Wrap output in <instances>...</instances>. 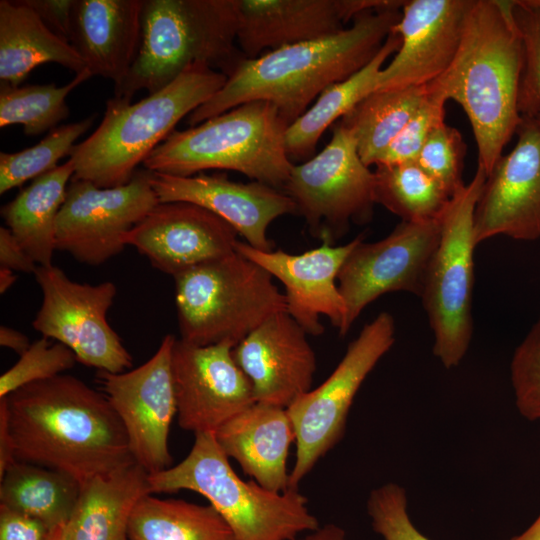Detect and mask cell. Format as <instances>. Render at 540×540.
Segmentation results:
<instances>
[{
    "mask_svg": "<svg viewBox=\"0 0 540 540\" xmlns=\"http://www.w3.org/2000/svg\"><path fill=\"white\" fill-rule=\"evenodd\" d=\"M214 435L225 455L259 485L274 492L289 489L287 459L296 437L286 408L255 402Z\"/></svg>",
    "mask_w": 540,
    "mask_h": 540,
    "instance_id": "cell-25",
    "label": "cell"
},
{
    "mask_svg": "<svg viewBox=\"0 0 540 540\" xmlns=\"http://www.w3.org/2000/svg\"><path fill=\"white\" fill-rule=\"evenodd\" d=\"M34 275L42 292L35 330L67 346L85 366L111 373L131 368L132 356L107 320L117 294L113 282H75L53 264L37 266Z\"/></svg>",
    "mask_w": 540,
    "mask_h": 540,
    "instance_id": "cell-12",
    "label": "cell"
},
{
    "mask_svg": "<svg viewBox=\"0 0 540 540\" xmlns=\"http://www.w3.org/2000/svg\"><path fill=\"white\" fill-rule=\"evenodd\" d=\"M533 118L540 124V109L538 112L533 116Z\"/></svg>",
    "mask_w": 540,
    "mask_h": 540,
    "instance_id": "cell-51",
    "label": "cell"
},
{
    "mask_svg": "<svg viewBox=\"0 0 540 540\" xmlns=\"http://www.w3.org/2000/svg\"><path fill=\"white\" fill-rule=\"evenodd\" d=\"M237 43L246 59L328 37L359 14L402 8L401 0H236Z\"/></svg>",
    "mask_w": 540,
    "mask_h": 540,
    "instance_id": "cell-19",
    "label": "cell"
},
{
    "mask_svg": "<svg viewBox=\"0 0 540 540\" xmlns=\"http://www.w3.org/2000/svg\"><path fill=\"white\" fill-rule=\"evenodd\" d=\"M129 540H234L233 534L211 505L147 494L134 507L128 526Z\"/></svg>",
    "mask_w": 540,
    "mask_h": 540,
    "instance_id": "cell-31",
    "label": "cell"
},
{
    "mask_svg": "<svg viewBox=\"0 0 540 540\" xmlns=\"http://www.w3.org/2000/svg\"><path fill=\"white\" fill-rule=\"evenodd\" d=\"M194 437L180 463L148 476L152 494L199 493L226 522L234 540H294L320 526L298 489L274 492L254 480L245 481L232 468L214 433Z\"/></svg>",
    "mask_w": 540,
    "mask_h": 540,
    "instance_id": "cell-7",
    "label": "cell"
},
{
    "mask_svg": "<svg viewBox=\"0 0 540 540\" xmlns=\"http://www.w3.org/2000/svg\"><path fill=\"white\" fill-rule=\"evenodd\" d=\"M78 362L75 354L59 342L42 337L33 343L19 360L0 377V398L38 381L58 376Z\"/></svg>",
    "mask_w": 540,
    "mask_h": 540,
    "instance_id": "cell-37",
    "label": "cell"
},
{
    "mask_svg": "<svg viewBox=\"0 0 540 540\" xmlns=\"http://www.w3.org/2000/svg\"><path fill=\"white\" fill-rule=\"evenodd\" d=\"M17 280V275L13 270L0 267V293L4 294Z\"/></svg>",
    "mask_w": 540,
    "mask_h": 540,
    "instance_id": "cell-49",
    "label": "cell"
},
{
    "mask_svg": "<svg viewBox=\"0 0 540 540\" xmlns=\"http://www.w3.org/2000/svg\"><path fill=\"white\" fill-rule=\"evenodd\" d=\"M47 540H72L70 521L50 530Z\"/></svg>",
    "mask_w": 540,
    "mask_h": 540,
    "instance_id": "cell-50",
    "label": "cell"
},
{
    "mask_svg": "<svg viewBox=\"0 0 540 540\" xmlns=\"http://www.w3.org/2000/svg\"><path fill=\"white\" fill-rule=\"evenodd\" d=\"M394 342V319L381 312L348 345L330 376L287 408L296 437L289 488L298 489L318 461L342 440L357 392Z\"/></svg>",
    "mask_w": 540,
    "mask_h": 540,
    "instance_id": "cell-10",
    "label": "cell"
},
{
    "mask_svg": "<svg viewBox=\"0 0 540 540\" xmlns=\"http://www.w3.org/2000/svg\"><path fill=\"white\" fill-rule=\"evenodd\" d=\"M237 231L211 211L189 202H159L124 236L151 265L173 277L235 252Z\"/></svg>",
    "mask_w": 540,
    "mask_h": 540,
    "instance_id": "cell-18",
    "label": "cell"
},
{
    "mask_svg": "<svg viewBox=\"0 0 540 540\" xmlns=\"http://www.w3.org/2000/svg\"><path fill=\"white\" fill-rule=\"evenodd\" d=\"M49 532L39 520L0 505V540H47Z\"/></svg>",
    "mask_w": 540,
    "mask_h": 540,
    "instance_id": "cell-43",
    "label": "cell"
},
{
    "mask_svg": "<svg viewBox=\"0 0 540 540\" xmlns=\"http://www.w3.org/2000/svg\"><path fill=\"white\" fill-rule=\"evenodd\" d=\"M446 102L442 95L427 89L418 109L375 165L415 161L433 130L445 123Z\"/></svg>",
    "mask_w": 540,
    "mask_h": 540,
    "instance_id": "cell-41",
    "label": "cell"
},
{
    "mask_svg": "<svg viewBox=\"0 0 540 540\" xmlns=\"http://www.w3.org/2000/svg\"><path fill=\"white\" fill-rule=\"evenodd\" d=\"M149 474L134 463L81 485L71 523L72 540H129L128 526L138 501L152 494Z\"/></svg>",
    "mask_w": 540,
    "mask_h": 540,
    "instance_id": "cell-27",
    "label": "cell"
},
{
    "mask_svg": "<svg viewBox=\"0 0 540 540\" xmlns=\"http://www.w3.org/2000/svg\"><path fill=\"white\" fill-rule=\"evenodd\" d=\"M287 127L272 103L247 102L186 130H174L143 166L182 177L232 170L282 190L294 165L285 147Z\"/></svg>",
    "mask_w": 540,
    "mask_h": 540,
    "instance_id": "cell-6",
    "label": "cell"
},
{
    "mask_svg": "<svg viewBox=\"0 0 540 540\" xmlns=\"http://www.w3.org/2000/svg\"><path fill=\"white\" fill-rule=\"evenodd\" d=\"M517 142L487 176L474 213L476 244L496 236L540 238V124L522 117Z\"/></svg>",
    "mask_w": 540,
    "mask_h": 540,
    "instance_id": "cell-17",
    "label": "cell"
},
{
    "mask_svg": "<svg viewBox=\"0 0 540 540\" xmlns=\"http://www.w3.org/2000/svg\"><path fill=\"white\" fill-rule=\"evenodd\" d=\"M400 36L392 31L378 54L349 78L328 86L285 132L289 158L304 160L315 154L322 134L345 116L361 100L376 90L379 73L390 55L400 46Z\"/></svg>",
    "mask_w": 540,
    "mask_h": 540,
    "instance_id": "cell-29",
    "label": "cell"
},
{
    "mask_svg": "<svg viewBox=\"0 0 540 540\" xmlns=\"http://www.w3.org/2000/svg\"><path fill=\"white\" fill-rule=\"evenodd\" d=\"M236 38V0H144L138 53L114 97L153 94L194 64L228 76L245 58Z\"/></svg>",
    "mask_w": 540,
    "mask_h": 540,
    "instance_id": "cell-5",
    "label": "cell"
},
{
    "mask_svg": "<svg viewBox=\"0 0 540 540\" xmlns=\"http://www.w3.org/2000/svg\"><path fill=\"white\" fill-rule=\"evenodd\" d=\"M486 178L478 165L472 180L450 199L420 295L434 335L433 353L447 369L460 364L472 339L474 213Z\"/></svg>",
    "mask_w": 540,
    "mask_h": 540,
    "instance_id": "cell-9",
    "label": "cell"
},
{
    "mask_svg": "<svg viewBox=\"0 0 540 540\" xmlns=\"http://www.w3.org/2000/svg\"><path fill=\"white\" fill-rule=\"evenodd\" d=\"M158 203L147 170L111 188L72 179L56 221V249L80 263L103 264L122 252L126 233Z\"/></svg>",
    "mask_w": 540,
    "mask_h": 540,
    "instance_id": "cell-13",
    "label": "cell"
},
{
    "mask_svg": "<svg viewBox=\"0 0 540 540\" xmlns=\"http://www.w3.org/2000/svg\"><path fill=\"white\" fill-rule=\"evenodd\" d=\"M401 9L365 11L337 34L244 58L222 88L188 116V124L261 100L272 103L289 126L328 86L349 78L378 54Z\"/></svg>",
    "mask_w": 540,
    "mask_h": 540,
    "instance_id": "cell-2",
    "label": "cell"
},
{
    "mask_svg": "<svg viewBox=\"0 0 540 540\" xmlns=\"http://www.w3.org/2000/svg\"><path fill=\"white\" fill-rule=\"evenodd\" d=\"M307 335L284 311L267 318L233 348L256 402L287 409L311 390L317 363Z\"/></svg>",
    "mask_w": 540,
    "mask_h": 540,
    "instance_id": "cell-23",
    "label": "cell"
},
{
    "mask_svg": "<svg viewBox=\"0 0 540 540\" xmlns=\"http://www.w3.org/2000/svg\"><path fill=\"white\" fill-rule=\"evenodd\" d=\"M175 336L166 335L155 354L130 371H98L102 393L119 417L134 460L151 475L172 465L168 438L177 404L171 370Z\"/></svg>",
    "mask_w": 540,
    "mask_h": 540,
    "instance_id": "cell-14",
    "label": "cell"
},
{
    "mask_svg": "<svg viewBox=\"0 0 540 540\" xmlns=\"http://www.w3.org/2000/svg\"><path fill=\"white\" fill-rule=\"evenodd\" d=\"M0 505L42 522L49 530L68 523L81 483L64 472L16 460L0 477Z\"/></svg>",
    "mask_w": 540,
    "mask_h": 540,
    "instance_id": "cell-30",
    "label": "cell"
},
{
    "mask_svg": "<svg viewBox=\"0 0 540 540\" xmlns=\"http://www.w3.org/2000/svg\"><path fill=\"white\" fill-rule=\"evenodd\" d=\"M0 345L14 351L20 356L28 350L31 343L29 338L22 332L2 325L0 327Z\"/></svg>",
    "mask_w": 540,
    "mask_h": 540,
    "instance_id": "cell-46",
    "label": "cell"
},
{
    "mask_svg": "<svg viewBox=\"0 0 540 540\" xmlns=\"http://www.w3.org/2000/svg\"><path fill=\"white\" fill-rule=\"evenodd\" d=\"M439 238L440 220L401 221L379 241L364 243L362 238L337 279L346 306L339 334L345 336L364 308L386 293L405 291L420 296Z\"/></svg>",
    "mask_w": 540,
    "mask_h": 540,
    "instance_id": "cell-15",
    "label": "cell"
},
{
    "mask_svg": "<svg viewBox=\"0 0 540 540\" xmlns=\"http://www.w3.org/2000/svg\"><path fill=\"white\" fill-rule=\"evenodd\" d=\"M375 166L376 204L404 222L440 220L452 197L416 161Z\"/></svg>",
    "mask_w": 540,
    "mask_h": 540,
    "instance_id": "cell-33",
    "label": "cell"
},
{
    "mask_svg": "<svg viewBox=\"0 0 540 540\" xmlns=\"http://www.w3.org/2000/svg\"><path fill=\"white\" fill-rule=\"evenodd\" d=\"M16 461L4 398H0V477Z\"/></svg>",
    "mask_w": 540,
    "mask_h": 540,
    "instance_id": "cell-45",
    "label": "cell"
},
{
    "mask_svg": "<svg viewBox=\"0 0 540 540\" xmlns=\"http://www.w3.org/2000/svg\"><path fill=\"white\" fill-rule=\"evenodd\" d=\"M0 265L13 271L33 274L38 266L11 231L3 226L0 227Z\"/></svg>",
    "mask_w": 540,
    "mask_h": 540,
    "instance_id": "cell-44",
    "label": "cell"
},
{
    "mask_svg": "<svg viewBox=\"0 0 540 540\" xmlns=\"http://www.w3.org/2000/svg\"><path fill=\"white\" fill-rule=\"evenodd\" d=\"M226 80L224 73L194 64L138 102L109 99L100 125L73 147L72 179L101 188L128 183L137 166L169 137L178 122L211 98Z\"/></svg>",
    "mask_w": 540,
    "mask_h": 540,
    "instance_id": "cell-4",
    "label": "cell"
},
{
    "mask_svg": "<svg viewBox=\"0 0 540 540\" xmlns=\"http://www.w3.org/2000/svg\"><path fill=\"white\" fill-rule=\"evenodd\" d=\"M44 63H56L79 74L87 70L74 47L53 33L24 0L0 1V79L20 86Z\"/></svg>",
    "mask_w": 540,
    "mask_h": 540,
    "instance_id": "cell-26",
    "label": "cell"
},
{
    "mask_svg": "<svg viewBox=\"0 0 540 540\" xmlns=\"http://www.w3.org/2000/svg\"><path fill=\"white\" fill-rule=\"evenodd\" d=\"M69 158L62 165L32 180L1 207L6 227L38 266L52 265L56 249V221L74 175Z\"/></svg>",
    "mask_w": 540,
    "mask_h": 540,
    "instance_id": "cell-28",
    "label": "cell"
},
{
    "mask_svg": "<svg viewBox=\"0 0 540 540\" xmlns=\"http://www.w3.org/2000/svg\"><path fill=\"white\" fill-rule=\"evenodd\" d=\"M465 152L460 132L443 123L430 134L415 161L453 197L465 185Z\"/></svg>",
    "mask_w": 540,
    "mask_h": 540,
    "instance_id": "cell-38",
    "label": "cell"
},
{
    "mask_svg": "<svg viewBox=\"0 0 540 540\" xmlns=\"http://www.w3.org/2000/svg\"><path fill=\"white\" fill-rule=\"evenodd\" d=\"M523 47L512 0H473L449 68L426 85L457 102L470 122L478 165L488 176L522 120L518 93Z\"/></svg>",
    "mask_w": 540,
    "mask_h": 540,
    "instance_id": "cell-3",
    "label": "cell"
},
{
    "mask_svg": "<svg viewBox=\"0 0 540 540\" xmlns=\"http://www.w3.org/2000/svg\"><path fill=\"white\" fill-rule=\"evenodd\" d=\"M174 280L180 339L195 345L235 347L267 318L287 312L273 277L236 250Z\"/></svg>",
    "mask_w": 540,
    "mask_h": 540,
    "instance_id": "cell-8",
    "label": "cell"
},
{
    "mask_svg": "<svg viewBox=\"0 0 540 540\" xmlns=\"http://www.w3.org/2000/svg\"><path fill=\"white\" fill-rule=\"evenodd\" d=\"M362 238L358 235L340 246L322 243L301 254L262 251L240 240L235 249L283 284L287 313L307 334L318 336L324 332L323 315L338 331L344 324L346 306L337 279L347 256Z\"/></svg>",
    "mask_w": 540,
    "mask_h": 540,
    "instance_id": "cell-21",
    "label": "cell"
},
{
    "mask_svg": "<svg viewBox=\"0 0 540 540\" xmlns=\"http://www.w3.org/2000/svg\"><path fill=\"white\" fill-rule=\"evenodd\" d=\"M144 0H75L70 44L92 76L119 85L137 56Z\"/></svg>",
    "mask_w": 540,
    "mask_h": 540,
    "instance_id": "cell-24",
    "label": "cell"
},
{
    "mask_svg": "<svg viewBox=\"0 0 540 540\" xmlns=\"http://www.w3.org/2000/svg\"><path fill=\"white\" fill-rule=\"evenodd\" d=\"M512 14L523 47L518 109L533 117L540 109V1L512 0Z\"/></svg>",
    "mask_w": 540,
    "mask_h": 540,
    "instance_id": "cell-36",
    "label": "cell"
},
{
    "mask_svg": "<svg viewBox=\"0 0 540 540\" xmlns=\"http://www.w3.org/2000/svg\"><path fill=\"white\" fill-rule=\"evenodd\" d=\"M233 346H200L175 338L171 370L178 425L196 433H215L252 406L251 384L233 358Z\"/></svg>",
    "mask_w": 540,
    "mask_h": 540,
    "instance_id": "cell-16",
    "label": "cell"
},
{
    "mask_svg": "<svg viewBox=\"0 0 540 540\" xmlns=\"http://www.w3.org/2000/svg\"><path fill=\"white\" fill-rule=\"evenodd\" d=\"M3 398L18 461L64 472L81 485L136 463L105 395L74 376L60 374Z\"/></svg>",
    "mask_w": 540,
    "mask_h": 540,
    "instance_id": "cell-1",
    "label": "cell"
},
{
    "mask_svg": "<svg viewBox=\"0 0 540 540\" xmlns=\"http://www.w3.org/2000/svg\"><path fill=\"white\" fill-rule=\"evenodd\" d=\"M510 540H540V514L525 531Z\"/></svg>",
    "mask_w": 540,
    "mask_h": 540,
    "instance_id": "cell-48",
    "label": "cell"
},
{
    "mask_svg": "<svg viewBox=\"0 0 540 540\" xmlns=\"http://www.w3.org/2000/svg\"><path fill=\"white\" fill-rule=\"evenodd\" d=\"M473 0H407L392 31L398 50L379 73L376 90L426 86L451 65Z\"/></svg>",
    "mask_w": 540,
    "mask_h": 540,
    "instance_id": "cell-20",
    "label": "cell"
},
{
    "mask_svg": "<svg viewBox=\"0 0 540 540\" xmlns=\"http://www.w3.org/2000/svg\"><path fill=\"white\" fill-rule=\"evenodd\" d=\"M90 77L85 70L61 87L54 83L11 86L1 82L0 127L21 124L28 136L53 130L69 117L66 97Z\"/></svg>",
    "mask_w": 540,
    "mask_h": 540,
    "instance_id": "cell-34",
    "label": "cell"
},
{
    "mask_svg": "<svg viewBox=\"0 0 540 540\" xmlns=\"http://www.w3.org/2000/svg\"><path fill=\"white\" fill-rule=\"evenodd\" d=\"M367 513L383 540H430L413 524L406 491L396 483H385L370 492Z\"/></svg>",
    "mask_w": 540,
    "mask_h": 540,
    "instance_id": "cell-39",
    "label": "cell"
},
{
    "mask_svg": "<svg viewBox=\"0 0 540 540\" xmlns=\"http://www.w3.org/2000/svg\"><path fill=\"white\" fill-rule=\"evenodd\" d=\"M540 1V0H539Z\"/></svg>",
    "mask_w": 540,
    "mask_h": 540,
    "instance_id": "cell-52",
    "label": "cell"
},
{
    "mask_svg": "<svg viewBox=\"0 0 540 540\" xmlns=\"http://www.w3.org/2000/svg\"><path fill=\"white\" fill-rule=\"evenodd\" d=\"M149 182L159 202H189L199 205L229 223L246 243L272 251L269 225L278 217L296 214L293 200L282 190L264 183L236 182L226 175L174 176L148 171Z\"/></svg>",
    "mask_w": 540,
    "mask_h": 540,
    "instance_id": "cell-22",
    "label": "cell"
},
{
    "mask_svg": "<svg viewBox=\"0 0 540 540\" xmlns=\"http://www.w3.org/2000/svg\"><path fill=\"white\" fill-rule=\"evenodd\" d=\"M75 0H24L44 24L61 39L70 43Z\"/></svg>",
    "mask_w": 540,
    "mask_h": 540,
    "instance_id": "cell-42",
    "label": "cell"
},
{
    "mask_svg": "<svg viewBox=\"0 0 540 540\" xmlns=\"http://www.w3.org/2000/svg\"><path fill=\"white\" fill-rule=\"evenodd\" d=\"M510 373L518 411L528 420H540V317L516 348Z\"/></svg>",
    "mask_w": 540,
    "mask_h": 540,
    "instance_id": "cell-40",
    "label": "cell"
},
{
    "mask_svg": "<svg viewBox=\"0 0 540 540\" xmlns=\"http://www.w3.org/2000/svg\"><path fill=\"white\" fill-rule=\"evenodd\" d=\"M374 183V171L362 161L354 135L339 123L325 148L293 165L282 191L293 200L310 233L322 243L334 244L351 223L371 220Z\"/></svg>",
    "mask_w": 540,
    "mask_h": 540,
    "instance_id": "cell-11",
    "label": "cell"
},
{
    "mask_svg": "<svg viewBox=\"0 0 540 540\" xmlns=\"http://www.w3.org/2000/svg\"><path fill=\"white\" fill-rule=\"evenodd\" d=\"M427 94L426 86L375 90L340 120L355 137L359 155L375 165Z\"/></svg>",
    "mask_w": 540,
    "mask_h": 540,
    "instance_id": "cell-32",
    "label": "cell"
},
{
    "mask_svg": "<svg viewBox=\"0 0 540 540\" xmlns=\"http://www.w3.org/2000/svg\"><path fill=\"white\" fill-rule=\"evenodd\" d=\"M95 115L58 126L34 146L15 153H0V194L21 186L55 169L60 159L71 154L74 143L93 124Z\"/></svg>",
    "mask_w": 540,
    "mask_h": 540,
    "instance_id": "cell-35",
    "label": "cell"
},
{
    "mask_svg": "<svg viewBox=\"0 0 540 540\" xmlns=\"http://www.w3.org/2000/svg\"><path fill=\"white\" fill-rule=\"evenodd\" d=\"M294 540H348L346 532L340 526L329 523L299 536Z\"/></svg>",
    "mask_w": 540,
    "mask_h": 540,
    "instance_id": "cell-47",
    "label": "cell"
}]
</instances>
